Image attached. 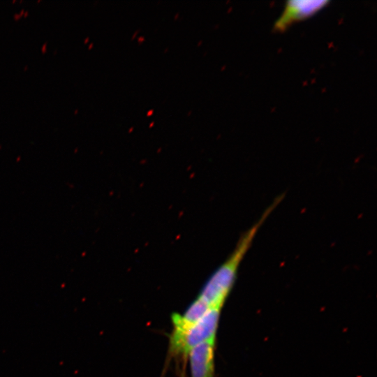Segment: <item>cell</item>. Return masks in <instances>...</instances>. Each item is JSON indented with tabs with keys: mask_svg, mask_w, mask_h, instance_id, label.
<instances>
[{
	"mask_svg": "<svg viewBox=\"0 0 377 377\" xmlns=\"http://www.w3.org/2000/svg\"><path fill=\"white\" fill-rule=\"evenodd\" d=\"M329 3L325 0H292L286 2L281 16L274 23L276 31H283L294 22L305 20L322 10Z\"/></svg>",
	"mask_w": 377,
	"mask_h": 377,
	"instance_id": "2",
	"label": "cell"
},
{
	"mask_svg": "<svg viewBox=\"0 0 377 377\" xmlns=\"http://www.w3.org/2000/svg\"><path fill=\"white\" fill-rule=\"evenodd\" d=\"M216 341L203 342L188 353L191 377H214V349Z\"/></svg>",
	"mask_w": 377,
	"mask_h": 377,
	"instance_id": "3",
	"label": "cell"
},
{
	"mask_svg": "<svg viewBox=\"0 0 377 377\" xmlns=\"http://www.w3.org/2000/svg\"><path fill=\"white\" fill-rule=\"evenodd\" d=\"M221 310V308H210L185 330L172 331L170 338V355L186 359L193 347L205 341H216Z\"/></svg>",
	"mask_w": 377,
	"mask_h": 377,
	"instance_id": "1",
	"label": "cell"
}]
</instances>
